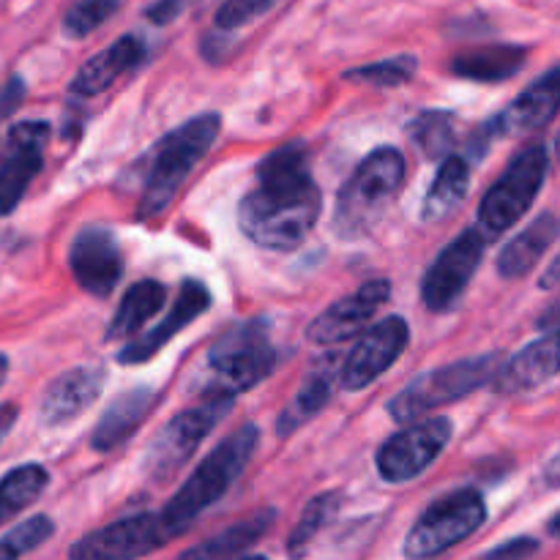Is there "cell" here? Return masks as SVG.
<instances>
[{
	"mask_svg": "<svg viewBox=\"0 0 560 560\" xmlns=\"http://www.w3.org/2000/svg\"><path fill=\"white\" fill-rule=\"evenodd\" d=\"M320 208L323 191L312 178L310 151L301 142H288L260 162L257 189L238 206V224L252 244L290 252L310 238Z\"/></svg>",
	"mask_w": 560,
	"mask_h": 560,
	"instance_id": "1",
	"label": "cell"
},
{
	"mask_svg": "<svg viewBox=\"0 0 560 560\" xmlns=\"http://www.w3.org/2000/svg\"><path fill=\"white\" fill-rule=\"evenodd\" d=\"M257 443H260V430L255 424H244L238 432L224 438L206 459L195 468V474L180 485L173 501L159 512V523H162L164 534L170 541L178 539L189 525L197 523L202 512L213 503L222 501L228 495L230 487L238 481L244 474L249 459L255 457Z\"/></svg>",
	"mask_w": 560,
	"mask_h": 560,
	"instance_id": "2",
	"label": "cell"
},
{
	"mask_svg": "<svg viewBox=\"0 0 560 560\" xmlns=\"http://www.w3.org/2000/svg\"><path fill=\"white\" fill-rule=\"evenodd\" d=\"M277 364L279 353L271 342V328L260 317H252L228 328L208 348L202 375L197 377V394L235 399L266 381Z\"/></svg>",
	"mask_w": 560,
	"mask_h": 560,
	"instance_id": "3",
	"label": "cell"
},
{
	"mask_svg": "<svg viewBox=\"0 0 560 560\" xmlns=\"http://www.w3.org/2000/svg\"><path fill=\"white\" fill-rule=\"evenodd\" d=\"M405 184V156L399 148L383 145L375 148L353 175L348 184L339 189L337 208H334L331 230L342 241H361L370 235L388 208L397 200L399 189Z\"/></svg>",
	"mask_w": 560,
	"mask_h": 560,
	"instance_id": "4",
	"label": "cell"
},
{
	"mask_svg": "<svg viewBox=\"0 0 560 560\" xmlns=\"http://www.w3.org/2000/svg\"><path fill=\"white\" fill-rule=\"evenodd\" d=\"M219 131H222V115L202 113L156 142V148L148 153V173L142 180L137 217L153 219L167 211L191 170L206 159L213 142L219 140Z\"/></svg>",
	"mask_w": 560,
	"mask_h": 560,
	"instance_id": "5",
	"label": "cell"
},
{
	"mask_svg": "<svg viewBox=\"0 0 560 560\" xmlns=\"http://www.w3.org/2000/svg\"><path fill=\"white\" fill-rule=\"evenodd\" d=\"M498 366H501V359L495 353H487L470 355V359L424 372L413 383H408L397 397H392V402L386 405L388 416L397 424H410V421L424 419L432 410L457 402V399L468 397V394L479 392L487 383H492Z\"/></svg>",
	"mask_w": 560,
	"mask_h": 560,
	"instance_id": "6",
	"label": "cell"
},
{
	"mask_svg": "<svg viewBox=\"0 0 560 560\" xmlns=\"http://www.w3.org/2000/svg\"><path fill=\"white\" fill-rule=\"evenodd\" d=\"M547 170H550V153L541 142L523 148L509 162V167L490 186L479 206V224L476 228L487 235V241L506 233L530 211L547 180Z\"/></svg>",
	"mask_w": 560,
	"mask_h": 560,
	"instance_id": "7",
	"label": "cell"
},
{
	"mask_svg": "<svg viewBox=\"0 0 560 560\" xmlns=\"http://www.w3.org/2000/svg\"><path fill=\"white\" fill-rule=\"evenodd\" d=\"M206 402L197 408L180 410L178 416L167 421L148 443V452L142 457V470L148 479L167 481L184 468L191 454L200 448V443L211 435L217 424L228 419L233 399L230 397H202Z\"/></svg>",
	"mask_w": 560,
	"mask_h": 560,
	"instance_id": "8",
	"label": "cell"
},
{
	"mask_svg": "<svg viewBox=\"0 0 560 560\" xmlns=\"http://www.w3.org/2000/svg\"><path fill=\"white\" fill-rule=\"evenodd\" d=\"M487 523V503L476 490H457L438 498L421 512L405 539V556L421 560L435 558L463 545Z\"/></svg>",
	"mask_w": 560,
	"mask_h": 560,
	"instance_id": "9",
	"label": "cell"
},
{
	"mask_svg": "<svg viewBox=\"0 0 560 560\" xmlns=\"http://www.w3.org/2000/svg\"><path fill=\"white\" fill-rule=\"evenodd\" d=\"M413 424V421H410ZM454 435V424L446 416L419 421V424L399 430L377 448L375 465L377 474L388 485H405L410 479H419L432 463L443 454Z\"/></svg>",
	"mask_w": 560,
	"mask_h": 560,
	"instance_id": "10",
	"label": "cell"
},
{
	"mask_svg": "<svg viewBox=\"0 0 560 560\" xmlns=\"http://www.w3.org/2000/svg\"><path fill=\"white\" fill-rule=\"evenodd\" d=\"M487 235L479 228H468L435 257L421 282V299L432 312H448L459 304L470 279L479 271L487 252Z\"/></svg>",
	"mask_w": 560,
	"mask_h": 560,
	"instance_id": "11",
	"label": "cell"
},
{
	"mask_svg": "<svg viewBox=\"0 0 560 560\" xmlns=\"http://www.w3.org/2000/svg\"><path fill=\"white\" fill-rule=\"evenodd\" d=\"M410 342V326L402 315H388L364 328L359 342L339 364V383L345 392H364L383 372L397 364Z\"/></svg>",
	"mask_w": 560,
	"mask_h": 560,
	"instance_id": "12",
	"label": "cell"
},
{
	"mask_svg": "<svg viewBox=\"0 0 560 560\" xmlns=\"http://www.w3.org/2000/svg\"><path fill=\"white\" fill-rule=\"evenodd\" d=\"M49 142L47 120H22L5 135V148L0 153V217H9L25 197L44 167V148Z\"/></svg>",
	"mask_w": 560,
	"mask_h": 560,
	"instance_id": "13",
	"label": "cell"
},
{
	"mask_svg": "<svg viewBox=\"0 0 560 560\" xmlns=\"http://www.w3.org/2000/svg\"><path fill=\"white\" fill-rule=\"evenodd\" d=\"M69 268L88 295L107 299L124 277V252L113 230L102 224L82 228L69 246Z\"/></svg>",
	"mask_w": 560,
	"mask_h": 560,
	"instance_id": "14",
	"label": "cell"
},
{
	"mask_svg": "<svg viewBox=\"0 0 560 560\" xmlns=\"http://www.w3.org/2000/svg\"><path fill=\"white\" fill-rule=\"evenodd\" d=\"M170 541L159 514H135L102 530H93L69 550L77 560H129L151 556Z\"/></svg>",
	"mask_w": 560,
	"mask_h": 560,
	"instance_id": "15",
	"label": "cell"
},
{
	"mask_svg": "<svg viewBox=\"0 0 560 560\" xmlns=\"http://www.w3.org/2000/svg\"><path fill=\"white\" fill-rule=\"evenodd\" d=\"M392 299V282L388 279H372L361 284L355 293L345 295L337 304L315 317L306 328V337L315 345H339L359 337L372 317L381 312V306Z\"/></svg>",
	"mask_w": 560,
	"mask_h": 560,
	"instance_id": "16",
	"label": "cell"
},
{
	"mask_svg": "<svg viewBox=\"0 0 560 560\" xmlns=\"http://www.w3.org/2000/svg\"><path fill=\"white\" fill-rule=\"evenodd\" d=\"M211 290H208L200 279H186V282L180 284L178 295H175L173 306H170V315L164 317L156 328H151L148 334L137 337L135 342L124 345L118 353V361L129 366L145 364V361L153 359L164 345L173 342L184 328H189L202 312L211 310Z\"/></svg>",
	"mask_w": 560,
	"mask_h": 560,
	"instance_id": "17",
	"label": "cell"
},
{
	"mask_svg": "<svg viewBox=\"0 0 560 560\" xmlns=\"http://www.w3.org/2000/svg\"><path fill=\"white\" fill-rule=\"evenodd\" d=\"M560 104V71L552 66L545 77L534 82L530 88H525L506 109L495 115V118L487 120L485 126V140L490 137H514L525 135V131L541 129L545 124H550L558 113ZM481 140V145H485Z\"/></svg>",
	"mask_w": 560,
	"mask_h": 560,
	"instance_id": "18",
	"label": "cell"
},
{
	"mask_svg": "<svg viewBox=\"0 0 560 560\" xmlns=\"http://www.w3.org/2000/svg\"><path fill=\"white\" fill-rule=\"evenodd\" d=\"M104 370L102 366H74L55 377L44 392L38 405V421L47 430L71 424L77 416L85 413L102 394Z\"/></svg>",
	"mask_w": 560,
	"mask_h": 560,
	"instance_id": "19",
	"label": "cell"
},
{
	"mask_svg": "<svg viewBox=\"0 0 560 560\" xmlns=\"http://www.w3.org/2000/svg\"><path fill=\"white\" fill-rule=\"evenodd\" d=\"M159 392L151 386H135L129 392H124L120 397H115L109 402V408L104 410V416L98 419V424L93 427L91 435V448L98 454H109L118 446H124L137 430H140L142 421L148 419V413L156 405Z\"/></svg>",
	"mask_w": 560,
	"mask_h": 560,
	"instance_id": "20",
	"label": "cell"
},
{
	"mask_svg": "<svg viewBox=\"0 0 560 560\" xmlns=\"http://www.w3.org/2000/svg\"><path fill=\"white\" fill-rule=\"evenodd\" d=\"M142 58H145V42L140 36H131V33L120 36L118 42H113L107 49L82 63V69L71 80V93L82 98L98 96V93L109 91L126 71L140 66Z\"/></svg>",
	"mask_w": 560,
	"mask_h": 560,
	"instance_id": "21",
	"label": "cell"
},
{
	"mask_svg": "<svg viewBox=\"0 0 560 560\" xmlns=\"http://www.w3.org/2000/svg\"><path fill=\"white\" fill-rule=\"evenodd\" d=\"M558 375V334L545 331L536 342L525 345L509 364L498 366L492 383L501 392H523L552 381Z\"/></svg>",
	"mask_w": 560,
	"mask_h": 560,
	"instance_id": "22",
	"label": "cell"
},
{
	"mask_svg": "<svg viewBox=\"0 0 560 560\" xmlns=\"http://www.w3.org/2000/svg\"><path fill=\"white\" fill-rule=\"evenodd\" d=\"M528 63V49L517 44H487L470 47L452 58V74L470 82H506Z\"/></svg>",
	"mask_w": 560,
	"mask_h": 560,
	"instance_id": "23",
	"label": "cell"
},
{
	"mask_svg": "<svg viewBox=\"0 0 560 560\" xmlns=\"http://www.w3.org/2000/svg\"><path fill=\"white\" fill-rule=\"evenodd\" d=\"M339 381V359L337 355H328L323 359L315 370L310 372V377L304 381V386L295 392V397L290 399L288 408L279 413L277 430L279 435H290L299 427H304L306 421L315 419L323 408L328 405V399L334 397V386Z\"/></svg>",
	"mask_w": 560,
	"mask_h": 560,
	"instance_id": "24",
	"label": "cell"
},
{
	"mask_svg": "<svg viewBox=\"0 0 560 560\" xmlns=\"http://www.w3.org/2000/svg\"><path fill=\"white\" fill-rule=\"evenodd\" d=\"M558 238V217L552 211L539 213V219L528 224L517 238L503 246L498 257V273L503 279H523L536 268V262L550 252Z\"/></svg>",
	"mask_w": 560,
	"mask_h": 560,
	"instance_id": "25",
	"label": "cell"
},
{
	"mask_svg": "<svg viewBox=\"0 0 560 560\" xmlns=\"http://www.w3.org/2000/svg\"><path fill=\"white\" fill-rule=\"evenodd\" d=\"M164 301H167V288L156 279H142V282L131 284L124 299H120L104 339L107 342H124V339L135 337L153 315L162 312Z\"/></svg>",
	"mask_w": 560,
	"mask_h": 560,
	"instance_id": "26",
	"label": "cell"
},
{
	"mask_svg": "<svg viewBox=\"0 0 560 560\" xmlns=\"http://www.w3.org/2000/svg\"><path fill=\"white\" fill-rule=\"evenodd\" d=\"M470 189V162L465 156H443L441 170H438L435 180H432L430 191L421 206V219L424 222H441L446 219L459 202L468 197Z\"/></svg>",
	"mask_w": 560,
	"mask_h": 560,
	"instance_id": "27",
	"label": "cell"
},
{
	"mask_svg": "<svg viewBox=\"0 0 560 560\" xmlns=\"http://www.w3.org/2000/svg\"><path fill=\"white\" fill-rule=\"evenodd\" d=\"M273 517H277V512H273V509H262V512L249 514V517L241 520V523L224 528L222 534L211 536V539L202 541V545L186 550L184 558H208L211 560V558L241 556V552L249 550L252 545H257V541H260L262 536L271 530Z\"/></svg>",
	"mask_w": 560,
	"mask_h": 560,
	"instance_id": "28",
	"label": "cell"
},
{
	"mask_svg": "<svg viewBox=\"0 0 560 560\" xmlns=\"http://www.w3.org/2000/svg\"><path fill=\"white\" fill-rule=\"evenodd\" d=\"M47 487L49 474L44 465L27 463L20 465V468H11L0 479V525L11 523L16 514H22L31 503H36Z\"/></svg>",
	"mask_w": 560,
	"mask_h": 560,
	"instance_id": "29",
	"label": "cell"
},
{
	"mask_svg": "<svg viewBox=\"0 0 560 560\" xmlns=\"http://www.w3.org/2000/svg\"><path fill=\"white\" fill-rule=\"evenodd\" d=\"M408 135L421 153L430 159H443L454 148V115L443 109H427L416 115L408 126Z\"/></svg>",
	"mask_w": 560,
	"mask_h": 560,
	"instance_id": "30",
	"label": "cell"
},
{
	"mask_svg": "<svg viewBox=\"0 0 560 560\" xmlns=\"http://www.w3.org/2000/svg\"><path fill=\"white\" fill-rule=\"evenodd\" d=\"M339 506H342V498L339 492H326V495H317L306 503L304 514H301L299 525L290 534L288 539V552L290 556H304L306 545L320 534V528H326L334 517H337Z\"/></svg>",
	"mask_w": 560,
	"mask_h": 560,
	"instance_id": "31",
	"label": "cell"
},
{
	"mask_svg": "<svg viewBox=\"0 0 560 560\" xmlns=\"http://www.w3.org/2000/svg\"><path fill=\"white\" fill-rule=\"evenodd\" d=\"M416 71H419V60H416L413 55H397V58L381 60V63L345 71L342 80L366 82V85H377V88H397L413 80Z\"/></svg>",
	"mask_w": 560,
	"mask_h": 560,
	"instance_id": "32",
	"label": "cell"
},
{
	"mask_svg": "<svg viewBox=\"0 0 560 560\" xmlns=\"http://www.w3.org/2000/svg\"><path fill=\"white\" fill-rule=\"evenodd\" d=\"M124 5V0H74L63 16L66 38H85L109 20Z\"/></svg>",
	"mask_w": 560,
	"mask_h": 560,
	"instance_id": "33",
	"label": "cell"
},
{
	"mask_svg": "<svg viewBox=\"0 0 560 560\" xmlns=\"http://www.w3.org/2000/svg\"><path fill=\"white\" fill-rule=\"evenodd\" d=\"M55 534V523L47 514H36V517L25 520V523L14 525L9 534L0 539V560H14L33 552L42 547L49 536Z\"/></svg>",
	"mask_w": 560,
	"mask_h": 560,
	"instance_id": "34",
	"label": "cell"
},
{
	"mask_svg": "<svg viewBox=\"0 0 560 560\" xmlns=\"http://www.w3.org/2000/svg\"><path fill=\"white\" fill-rule=\"evenodd\" d=\"M279 0H224L217 11V27L222 31H238L249 25L257 16L268 14Z\"/></svg>",
	"mask_w": 560,
	"mask_h": 560,
	"instance_id": "35",
	"label": "cell"
},
{
	"mask_svg": "<svg viewBox=\"0 0 560 560\" xmlns=\"http://www.w3.org/2000/svg\"><path fill=\"white\" fill-rule=\"evenodd\" d=\"M189 5L191 0H156V3L145 9V16L153 22V25H167V22L178 20Z\"/></svg>",
	"mask_w": 560,
	"mask_h": 560,
	"instance_id": "36",
	"label": "cell"
},
{
	"mask_svg": "<svg viewBox=\"0 0 560 560\" xmlns=\"http://www.w3.org/2000/svg\"><path fill=\"white\" fill-rule=\"evenodd\" d=\"M22 98H25V82L20 77H11L3 88H0V124H3L9 115H14V109L20 107Z\"/></svg>",
	"mask_w": 560,
	"mask_h": 560,
	"instance_id": "37",
	"label": "cell"
},
{
	"mask_svg": "<svg viewBox=\"0 0 560 560\" xmlns=\"http://www.w3.org/2000/svg\"><path fill=\"white\" fill-rule=\"evenodd\" d=\"M536 552H539V541L530 539V536H520V539H509L506 545L490 550L487 558H528Z\"/></svg>",
	"mask_w": 560,
	"mask_h": 560,
	"instance_id": "38",
	"label": "cell"
},
{
	"mask_svg": "<svg viewBox=\"0 0 560 560\" xmlns=\"http://www.w3.org/2000/svg\"><path fill=\"white\" fill-rule=\"evenodd\" d=\"M16 413H20V410H16V405H11V402L0 405V443L5 441L9 430H11V427H14Z\"/></svg>",
	"mask_w": 560,
	"mask_h": 560,
	"instance_id": "39",
	"label": "cell"
},
{
	"mask_svg": "<svg viewBox=\"0 0 560 560\" xmlns=\"http://www.w3.org/2000/svg\"><path fill=\"white\" fill-rule=\"evenodd\" d=\"M547 279H541V288H556V282H558V260H552L550 262V268H547V273H545Z\"/></svg>",
	"mask_w": 560,
	"mask_h": 560,
	"instance_id": "40",
	"label": "cell"
},
{
	"mask_svg": "<svg viewBox=\"0 0 560 560\" xmlns=\"http://www.w3.org/2000/svg\"><path fill=\"white\" fill-rule=\"evenodd\" d=\"M5 377H9V355L0 353V386L5 383Z\"/></svg>",
	"mask_w": 560,
	"mask_h": 560,
	"instance_id": "41",
	"label": "cell"
},
{
	"mask_svg": "<svg viewBox=\"0 0 560 560\" xmlns=\"http://www.w3.org/2000/svg\"><path fill=\"white\" fill-rule=\"evenodd\" d=\"M550 536L552 539L558 536V514H552V520H550Z\"/></svg>",
	"mask_w": 560,
	"mask_h": 560,
	"instance_id": "42",
	"label": "cell"
}]
</instances>
